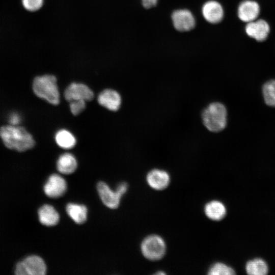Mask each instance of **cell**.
Returning <instances> with one entry per match:
<instances>
[{
	"label": "cell",
	"instance_id": "cell-1",
	"mask_svg": "<svg viewBox=\"0 0 275 275\" xmlns=\"http://www.w3.org/2000/svg\"><path fill=\"white\" fill-rule=\"evenodd\" d=\"M0 137L9 149L22 152L32 149L35 140L24 127L18 125H5L0 128Z\"/></svg>",
	"mask_w": 275,
	"mask_h": 275
},
{
	"label": "cell",
	"instance_id": "cell-2",
	"mask_svg": "<svg viewBox=\"0 0 275 275\" xmlns=\"http://www.w3.org/2000/svg\"><path fill=\"white\" fill-rule=\"evenodd\" d=\"M32 88L38 97L53 105L59 103L60 92L57 78L54 75L45 74L37 76L33 80Z\"/></svg>",
	"mask_w": 275,
	"mask_h": 275
},
{
	"label": "cell",
	"instance_id": "cell-3",
	"mask_svg": "<svg viewBox=\"0 0 275 275\" xmlns=\"http://www.w3.org/2000/svg\"><path fill=\"white\" fill-rule=\"evenodd\" d=\"M202 119L204 125L208 130L214 132L221 131L227 125V109L222 103L212 102L203 110Z\"/></svg>",
	"mask_w": 275,
	"mask_h": 275
},
{
	"label": "cell",
	"instance_id": "cell-4",
	"mask_svg": "<svg viewBox=\"0 0 275 275\" xmlns=\"http://www.w3.org/2000/svg\"><path fill=\"white\" fill-rule=\"evenodd\" d=\"M141 252L147 259L156 261L161 259L166 251L164 240L157 235H150L144 239L141 245Z\"/></svg>",
	"mask_w": 275,
	"mask_h": 275
},
{
	"label": "cell",
	"instance_id": "cell-5",
	"mask_svg": "<svg viewBox=\"0 0 275 275\" xmlns=\"http://www.w3.org/2000/svg\"><path fill=\"white\" fill-rule=\"evenodd\" d=\"M46 270V265L42 258L37 255H31L17 263L15 273L17 275H44Z\"/></svg>",
	"mask_w": 275,
	"mask_h": 275
},
{
	"label": "cell",
	"instance_id": "cell-6",
	"mask_svg": "<svg viewBox=\"0 0 275 275\" xmlns=\"http://www.w3.org/2000/svg\"><path fill=\"white\" fill-rule=\"evenodd\" d=\"M64 97L69 102L75 100L86 101L92 100L94 94L93 91L86 85L79 82H72L65 89Z\"/></svg>",
	"mask_w": 275,
	"mask_h": 275
},
{
	"label": "cell",
	"instance_id": "cell-7",
	"mask_svg": "<svg viewBox=\"0 0 275 275\" xmlns=\"http://www.w3.org/2000/svg\"><path fill=\"white\" fill-rule=\"evenodd\" d=\"M67 184L65 179L57 174H51L43 187L45 194L50 198H58L66 191Z\"/></svg>",
	"mask_w": 275,
	"mask_h": 275
},
{
	"label": "cell",
	"instance_id": "cell-8",
	"mask_svg": "<svg viewBox=\"0 0 275 275\" xmlns=\"http://www.w3.org/2000/svg\"><path fill=\"white\" fill-rule=\"evenodd\" d=\"M171 18L175 29L178 31H189L195 26V19L191 12L187 9L174 11Z\"/></svg>",
	"mask_w": 275,
	"mask_h": 275
},
{
	"label": "cell",
	"instance_id": "cell-9",
	"mask_svg": "<svg viewBox=\"0 0 275 275\" xmlns=\"http://www.w3.org/2000/svg\"><path fill=\"white\" fill-rule=\"evenodd\" d=\"M97 189L102 203L110 209H116L120 204L123 196L116 189L113 190L104 182H99L97 184Z\"/></svg>",
	"mask_w": 275,
	"mask_h": 275
},
{
	"label": "cell",
	"instance_id": "cell-10",
	"mask_svg": "<svg viewBox=\"0 0 275 275\" xmlns=\"http://www.w3.org/2000/svg\"><path fill=\"white\" fill-rule=\"evenodd\" d=\"M245 31L249 37L258 41H263L267 38L270 31V27L265 20L256 19L247 23Z\"/></svg>",
	"mask_w": 275,
	"mask_h": 275
},
{
	"label": "cell",
	"instance_id": "cell-11",
	"mask_svg": "<svg viewBox=\"0 0 275 275\" xmlns=\"http://www.w3.org/2000/svg\"><path fill=\"white\" fill-rule=\"evenodd\" d=\"M100 105L112 111L119 109L121 104V97L116 91L107 89L101 92L97 97Z\"/></svg>",
	"mask_w": 275,
	"mask_h": 275
},
{
	"label": "cell",
	"instance_id": "cell-12",
	"mask_svg": "<svg viewBox=\"0 0 275 275\" xmlns=\"http://www.w3.org/2000/svg\"><path fill=\"white\" fill-rule=\"evenodd\" d=\"M148 184L155 190H163L166 188L170 182V177L166 171L160 169H153L146 176Z\"/></svg>",
	"mask_w": 275,
	"mask_h": 275
},
{
	"label": "cell",
	"instance_id": "cell-13",
	"mask_svg": "<svg viewBox=\"0 0 275 275\" xmlns=\"http://www.w3.org/2000/svg\"><path fill=\"white\" fill-rule=\"evenodd\" d=\"M260 13V6L255 1L245 0L238 8V16L242 21L248 23L255 20Z\"/></svg>",
	"mask_w": 275,
	"mask_h": 275
},
{
	"label": "cell",
	"instance_id": "cell-14",
	"mask_svg": "<svg viewBox=\"0 0 275 275\" xmlns=\"http://www.w3.org/2000/svg\"><path fill=\"white\" fill-rule=\"evenodd\" d=\"M202 14L205 19L211 23H217L224 17V10L217 2L210 1L205 3L202 7Z\"/></svg>",
	"mask_w": 275,
	"mask_h": 275
},
{
	"label": "cell",
	"instance_id": "cell-15",
	"mask_svg": "<svg viewBox=\"0 0 275 275\" xmlns=\"http://www.w3.org/2000/svg\"><path fill=\"white\" fill-rule=\"evenodd\" d=\"M39 220L43 225L51 227L59 222L60 215L56 209L51 205H42L38 212Z\"/></svg>",
	"mask_w": 275,
	"mask_h": 275
},
{
	"label": "cell",
	"instance_id": "cell-16",
	"mask_svg": "<svg viewBox=\"0 0 275 275\" xmlns=\"http://www.w3.org/2000/svg\"><path fill=\"white\" fill-rule=\"evenodd\" d=\"M77 167V160L75 156L70 153L62 154L57 161V170L63 174H71L75 171Z\"/></svg>",
	"mask_w": 275,
	"mask_h": 275
},
{
	"label": "cell",
	"instance_id": "cell-17",
	"mask_svg": "<svg viewBox=\"0 0 275 275\" xmlns=\"http://www.w3.org/2000/svg\"><path fill=\"white\" fill-rule=\"evenodd\" d=\"M204 212L209 219L218 221L222 219L226 214V208L224 204L217 200L208 202L204 207Z\"/></svg>",
	"mask_w": 275,
	"mask_h": 275
},
{
	"label": "cell",
	"instance_id": "cell-18",
	"mask_svg": "<svg viewBox=\"0 0 275 275\" xmlns=\"http://www.w3.org/2000/svg\"><path fill=\"white\" fill-rule=\"evenodd\" d=\"M66 210L69 217L77 224L84 223L87 219L88 209L84 205L69 203Z\"/></svg>",
	"mask_w": 275,
	"mask_h": 275
},
{
	"label": "cell",
	"instance_id": "cell-19",
	"mask_svg": "<svg viewBox=\"0 0 275 275\" xmlns=\"http://www.w3.org/2000/svg\"><path fill=\"white\" fill-rule=\"evenodd\" d=\"M57 144L61 148L70 149L73 148L76 143L75 136L69 130L62 129L58 130L55 134Z\"/></svg>",
	"mask_w": 275,
	"mask_h": 275
},
{
	"label": "cell",
	"instance_id": "cell-20",
	"mask_svg": "<svg viewBox=\"0 0 275 275\" xmlns=\"http://www.w3.org/2000/svg\"><path fill=\"white\" fill-rule=\"evenodd\" d=\"M248 274L251 275H265L268 271L266 263L260 258L255 259L248 261L245 266Z\"/></svg>",
	"mask_w": 275,
	"mask_h": 275
},
{
	"label": "cell",
	"instance_id": "cell-21",
	"mask_svg": "<svg viewBox=\"0 0 275 275\" xmlns=\"http://www.w3.org/2000/svg\"><path fill=\"white\" fill-rule=\"evenodd\" d=\"M262 92L266 104L275 106V79L265 82L263 86Z\"/></svg>",
	"mask_w": 275,
	"mask_h": 275
},
{
	"label": "cell",
	"instance_id": "cell-22",
	"mask_svg": "<svg viewBox=\"0 0 275 275\" xmlns=\"http://www.w3.org/2000/svg\"><path fill=\"white\" fill-rule=\"evenodd\" d=\"M208 274L210 275H232L235 274L234 270L227 265L221 262L213 264L209 269Z\"/></svg>",
	"mask_w": 275,
	"mask_h": 275
},
{
	"label": "cell",
	"instance_id": "cell-23",
	"mask_svg": "<svg viewBox=\"0 0 275 275\" xmlns=\"http://www.w3.org/2000/svg\"><path fill=\"white\" fill-rule=\"evenodd\" d=\"M24 8L30 12L39 10L43 6L44 0H22Z\"/></svg>",
	"mask_w": 275,
	"mask_h": 275
},
{
	"label": "cell",
	"instance_id": "cell-24",
	"mask_svg": "<svg viewBox=\"0 0 275 275\" xmlns=\"http://www.w3.org/2000/svg\"><path fill=\"white\" fill-rule=\"evenodd\" d=\"M69 107L71 113L77 115L86 108V101L83 100H75L69 102Z\"/></svg>",
	"mask_w": 275,
	"mask_h": 275
},
{
	"label": "cell",
	"instance_id": "cell-25",
	"mask_svg": "<svg viewBox=\"0 0 275 275\" xmlns=\"http://www.w3.org/2000/svg\"><path fill=\"white\" fill-rule=\"evenodd\" d=\"M21 120L20 115L16 113L11 114L9 118L10 124L13 125H18L21 122Z\"/></svg>",
	"mask_w": 275,
	"mask_h": 275
},
{
	"label": "cell",
	"instance_id": "cell-26",
	"mask_svg": "<svg viewBox=\"0 0 275 275\" xmlns=\"http://www.w3.org/2000/svg\"><path fill=\"white\" fill-rule=\"evenodd\" d=\"M158 0H142V4L146 9H150L157 5Z\"/></svg>",
	"mask_w": 275,
	"mask_h": 275
}]
</instances>
